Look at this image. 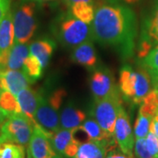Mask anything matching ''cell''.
Listing matches in <instances>:
<instances>
[{
	"mask_svg": "<svg viewBox=\"0 0 158 158\" xmlns=\"http://www.w3.org/2000/svg\"><path fill=\"white\" fill-rule=\"evenodd\" d=\"M91 38L115 48L123 57L134 53L137 34L135 11L124 5H105L97 9L91 23Z\"/></svg>",
	"mask_w": 158,
	"mask_h": 158,
	"instance_id": "obj_1",
	"label": "cell"
},
{
	"mask_svg": "<svg viewBox=\"0 0 158 158\" xmlns=\"http://www.w3.org/2000/svg\"><path fill=\"white\" fill-rule=\"evenodd\" d=\"M35 123L23 113H11L0 126V143L13 142L27 146L29 144Z\"/></svg>",
	"mask_w": 158,
	"mask_h": 158,
	"instance_id": "obj_2",
	"label": "cell"
},
{
	"mask_svg": "<svg viewBox=\"0 0 158 158\" xmlns=\"http://www.w3.org/2000/svg\"><path fill=\"white\" fill-rule=\"evenodd\" d=\"M54 31L57 39L67 47H77L91 38V28L71 13L60 17Z\"/></svg>",
	"mask_w": 158,
	"mask_h": 158,
	"instance_id": "obj_3",
	"label": "cell"
},
{
	"mask_svg": "<svg viewBox=\"0 0 158 158\" xmlns=\"http://www.w3.org/2000/svg\"><path fill=\"white\" fill-rule=\"evenodd\" d=\"M119 93L118 88L110 95L95 100L90 111V115L99 124L102 129L113 135L118 113L123 106Z\"/></svg>",
	"mask_w": 158,
	"mask_h": 158,
	"instance_id": "obj_4",
	"label": "cell"
},
{
	"mask_svg": "<svg viewBox=\"0 0 158 158\" xmlns=\"http://www.w3.org/2000/svg\"><path fill=\"white\" fill-rule=\"evenodd\" d=\"M14 27V43H27L37 27L35 5L33 2L24 3L12 11Z\"/></svg>",
	"mask_w": 158,
	"mask_h": 158,
	"instance_id": "obj_5",
	"label": "cell"
},
{
	"mask_svg": "<svg viewBox=\"0 0 158 158\" xmlns=\"http://www.w3.org/2000/svg\"><path fill=\"white\" fill-rule=\"evenodd\" d=\"M53 134L46 131L37 123L34 124L28 147L32 158H63L51 142Z\"/></svg>",
	"mask_w": 158,
	"mask_h": 158,
	"instance_id": "obj_6",
	"label": "cell"
},
{
	"mask_svg": "<svg viewBox=\"0 0 158 158\" xmlns=\"http://www.w3.org/2000/svg\"><path fill=\"white\" fill-rule=\"evenodd\" d=\"M114 138L120 151L124 154L133 156V149L135 146V134L133 133L130 124L128 114L124 107L120 108L116 118V123L113 133Z\"/></svg>",
	"mask_w": 158,
	"mask_h": 158,
	"instance_id": "obj_7",
	"label": "cell"
},
{
	"mask_svg": "<svg viewBox=\"0 0 158 158\" xmlns=\"http://www.w3.org/2000/svg\"><path fill=\"white\" fill-rule=\"evenodd\" d=\"M34 120L49 133H56L62 128L58 110L51 106L41 92H40L38 106L34 113Z\"/></svg>",
	"mask_w": 158,
	"mask_h": 158,
	"instance_id": "obj_8",
	"label": "cell"
},
{
	"mask_svg": "<svg viewBox=\"0 0 158 158\" xmlns=\"http://www.w3.org/2000/svg\"><path fill=\"white\" fill-rule=\"evenodd\" d=\"M14 45L12 11L10 10L0 22V69H6L7 59Z\"/></svg>",
	"mask_w": 158,
	"mask_h": 158,
	"instance_id": "obj_9",
	"label": "cell"
},
{
	"mask_svg": "<svg viewBox=\"0 0 158 158\" xmlns=\"http://www.w3.org/2000/svg\"><path fill=\"white\" fill-rule=\"evenodd\" d=\"M32 81L23 71L19 69H0V88L17 95L23 89L29 87Z\"/></svg>",
	"mask_w": 158,
	"mask_h": 158,
	"instance_id": "obj_10",
	"label": "cell"
},
{
	"mask_svg": "<svg viewBox=\"0 0 158 158\" xmlns=\"http://www.w3.org/2000/svg\"><path fill=\"white\" fill-rule=\"evenodd\" d=\"M90 88L95 100L110 95L118 89L113 83L111 72L107 69H98L90 76Z\"/></svg>",
	"mask_w": 158,
	"mask_h": 158,
	"instance_id": "obj_11",
	"label": "cell"
},
{
	"mask_svg": "<svg viewBox=\"0 0 158 158\" xmlns=\"http://www.w3.org/2000/svg\"><path fill=\"white\" fill-rule=\"evenodd\" d=\"M118 146L115 138L105 141H90L81 144L74 158H105L107 153Z\"/></svg>",
	"mask_w": 158,
	"mask_h": 158,
	"instance_id": "obj_12",
	"label": "cell"
},
{
	"mask_svg": "<svg viewBox=\"0 0 158 158\" xmlns=\"http://www.w3.org/2000/svg\"><path fill=\"white\" fill-rule=\"evenodd\" d=\"M51 142L57 152L69 158L75 157L80 146L73 139L72 129L61 128L54 133L51 136Z\"/></svg>",
	"mask_w": 158,
	"mask_h": 158,
	"instance_id": "obj_13",
	"label": "cell"
},
{
	"mask_svg": "<svg viewBox=\"0 0 158 158\" xmlns=\"http://www.w3.org/2000/svg\"><path fill=\"white\" fill-rule=\"evenodd\" d=\"M137 71H135L128 65L123 66L119 72L118 90L125 99L133 103L136 90Z\"/></svg>",
	"mask_w": 158,
	"mask_h": 158,
	"instance_id": "obj_14",
	"label": "cell"
},
{
	"mask_svg": "<svg viewBox=\"0 0 158 158\" xmlns=\"http://www.w3.org/2000/svg\"><path fill=\"white\" fill-rule=\"evenodd\" d=\"M39 96L40 92L29 87L21 90L16 95L21 113L25 114L34 121H35L34 113L38 106Z\"/></svg>",
	"mask_w": 158,
	"mask_h": 158,
	"instance_id": "obj_15",
	"label": "cell"
},
{
	"mask_svg": "<svg viewBox=\"0 0 158 158\" xmlns=\"http://www.w3.org/2000/svg\"><path fill=\"white\" fill-rule=\"evenodd\" d=\"M71 59L76 63L86 68L94 67L97 63V55L92 41L88 40L77 46L72 53Z\"/></svg>",
	"mask_w": 158,
	"mask_h": 158,
	"instance_id": "obj_16",
	"label": "cell"
},
{
	"mask_svg": "<svg viewBox=\"0 0 158 158\" xmlns=\"http://www.w3.org/2000/svg\"><path fill=\"white\" fill-rule=\"evenodd\" d=\"M85 119L86 114L85 112L74 106L72 103H69L62 109L60 115L61 127L64 129H73L77 127L81 126Z\"/></svg>",
	"mask_w": 158,
	"mask_h": 158,
	"instance_id": "obj_17",
	"label": "cell"
},
{
	"mask_svg": "<svg viewBox=\"0 0 158 158\" xmlns=\"http://www.w3.org/2000/svg\"><path fill=\"white\" fill-rule=\"evenodd\" d=\"M55 48L56 42L52 39L45 38L34 41L29 47V49L30 54L36 57L41 63V66L45 68L49 62Z\"/></svg>",
	"mask_w": 158,
	"mask_h": 158,
	"instance_id": "obj_18",
	"label": "cell"
},
{
	"mask_svg": "<svg viewBox=\"0 0 158 158\" xmlns=\"http://www.w3.org/2000/svg\"><path fill=\"white\" fill-rule=\"evenodd\" d=\"M29 55H30V49L26 43H14L7 59L6 69H22L24 62Z\"/></svg>",
	"mask_w": 158,
	"mask_h": 158,
	"instance_id": "obj_19",
	"label": "cell"
},
{
	"mask_svg": "<svg viewBox=\"0 0 158 158\" xmlns=\"http://www.w3.org/2000/svg\"><path fill=\"white\" fill-rule=\"evenodd\" d=\"M71 14L77 19L83 21L87 25H90L94 19V7L92 3L89 2H77L70 6Z\"/></svg>",
	"mask_w": 158,
	"mask_h": 158,
	"instance_id": "obj_20",
	"label": "cell"
},
{
	"mask_svg": "<svg viewBox=\"0 0 158 158\" xmlns=\"http://www.w3.org/2000/svg\"><path fill=\"white\" fill-rule=\"evenodd\" d=\"M141 38L148 40L152 45L153 43H158V1L154 6L151 15L145 23Z\"/></svg>",
	"mask_w": 158,
	"mask_h": 158,
	"instance_id": "obj_21",
	"label": "cell"
},
{
	"mask_svg": "<svg viewBox=\"0 0 158 158\" xmlns=\"http://www.w3.org/2000/svg\"><path fill=\"white\" fill-rule=\"evenodd\" d=\"M139 113L153 118L158 113V91L156 89L149 90L140 104Z\"/></svg>",
	"mask_w": 158,
	"mask_h": 158,
	"instance_id": "obj_22",
	"label": "cell"
},
{
	"mask_svg": "<svg viewBox=\"0 0 158 158\" xmlns=\"http://www.w3.org/2000/svg\"><path fill=\"white\" fill-rule=\"evenodd\" d=\"M82 126L86 130V132L90 135V140L92 141H105L114 137V135H109L102 129L99 124L93 118L85 119Z\"/></svg>",
	"mask_w": 158,
	"mask_h": 158,
	"instance_id": "obj_23",
	"label": "cell"
},
{
	"mask_svg": "<svg viewBox=\"0 0 158 158\" xmlns=\"http://www.w3.org/2000/svg\"><path fill=\"white\" fill-rule=\"evenodd\" d=\"M22 69L23 72L28 77L32 82H34L41 77L43 67L41 66V63L40 62L39 60L34 56L30 54L25 60Z\"/></svg>",
	"mask_w": 158,
	"mask_h": 158,
	"instance_id": "obj_24",
	"label": "cell"
},
{
	"mask_svg": "<svg viewBox=\"0 0 158 158\" xmlns=\"http://www.w3.org/2000/svg\"><path fill=\"white\" fill-rule=\"evenodd\" d=\"M142 68L146 69L152 80L158 77V44L155 46L148 53L144 58H142Z\"/></svg>",
	"mask_w": 158,
	"mask_h": 158,
	"instance_id": "obj_25",
	"label": "cell"
},
{
	"mask_svg": "<svg viewBox=\"0 0 158 158\" xmlns=\"http://www.w3.org/2000/svg\"><path fill=\"white\" fill-rule=\"evenodd\" d=\"M0 158H26L25 147L13 142L0 143Z\"/></svg>",
	"mask_w": 158,
	"mask_h": 158,
	"instance_id": "obj_26",
	"label": "cell"
},
{
	"mask_svg": "<svg viewBox=\"0 0 158 158\" xmlns=\"http://www.w3.org/2000/svg\"><path fill=\"white\" fill-rule=\"evenodd\" d=\"M0 107L9 113H21L16 96L7 90H3L1 93Z\"/></svg>",
	"mask_w": 158,
	"mask_h": 158,
	"instance_id": "obj_27",
	"label": "cell"
},
{
	"mask_svg": "<svg viewBox=\"0 0 158 158\" xmlns=\"http://www.w3.org/2000/svg\"><path fill=\"white\" fill-rule=\"evenodd\" d=\"M152 118L145 116L141 113H138V116L135 123V136L136 139L139 138H146L148 134L149 133V127Z\"/></svg>",
	"mask_w": 158,
	"mask_h": 158,
	"instance_id": "obj_28",
	"label": "cell"
},
{
	"mask_svg": "<svg viewBox=\"0 0 158 158\" xmlns=\"http://www.w3.org/2000/svg\"><path fill=\"white\" fill-rule=\"evenodd\" d=\"M146 146L152 157L158 158V137L155 134L149 132L145 138Z\"/></svg>",
	"mask_w": 158,
	"mask_h": 158,
	"instance_id": "obj_29",
	"label": "cell"
},
{
	"mask_svg": "<svg viewBox=\"0 0 158 158\" xmlns=\"http://www.w3.org/2000/svg\"><path fill=\"white\" fill-rule=\"evenodd\" d=\"M65 97H66V91L63 89H59L56 90L54 93H52L47 99L53 107L59 110L62 106V102Z\"/></svg>",
	"mask_w": 158,
	"mask_h": 158,
	"instance_id": "obj_30",
	"label": "cell"
},
{
	"mask_svg": "<svg viewBox=\"0 0 158 158\" xmlns=\"http://www.w3.org/2000/svg\"><path fill=\"white\" fill-rule=\"evenodd\" d=\"M135 153L137 158H151V155L149 154L146 146L145 138L136 139L135 142Z\"/></svg>",
	"mask_w": 158,
	"mask_h": 158,
	"instance_id": "obj_31",
	"label": "cell"
},
{
	"mask_svg": "<svg viewBox=\"0 0 158 158\" xmlns=\"http://www.w3.org/2000/svg\"><path fill=\"white\" fill-rule=\"evenodd\" d=\"M72 136H73L74 140L77 141L79 145L90 141V135H88V133L83 127L82 125L72 129Z\"/></svg>",
	"mask_w": 158,
	"mask_h": 158,
	"instance_id": "obj_32",
	"label": "cell"
},
{
	"mask_svg": "<svg viewBox=\"0 0 158 158\" xmlns=\"http://www.w3.org/2000/svg\"><path fill=\"white\" fill-rule=\"evenodd\" d=\"M11 0H0V22L6 16V14L10 11Z\"/></svg>",
	"mask_w": 158,
	"mask_h": 158,
	"instance_id": "obj_33",
	"label": "cell"
},
{
	"mask_svg": "<svg viewBox=\"0 0 158 158\" xmlns=\"http://www.w3.org/2000/svg\"><path fill=\"white\" fill-rule=\"evenodd\" d=\"M105 158H133V156L127 155L123 152H118L115 149H113V150L109 151Z\"/></svg>",
	"mask_w": 158,
	"mask_h": 158,
	"instance_id": "obj_34",
	"label": "cell"
},
{
	"mask_svg": "<svg viewBox=\"0 0 158 158\" xmlns=\"http://www.w3.org/2000/svg\"><path fill=\"white\" fill-rule=\"evenodd\" d=\"M149 132L155 134L158 137V113L152 118V120H151L150 127H149Z\"/></svg>",
	"mask_w": 158,
	"mask_h": 158,
	"instance_id": "obj_35",
	"label": "cell"
},
{
	"mask_svg": "<svg viewBox=\"0 0 158 158\" xmlns=\"http://www.w3.org/2000/svg\"><path fill=\"white\" fill-rule=\"evenodd\" d=\"M10 113H9V112H7V111H6V110H4V109H2V108L0 107V126L3 124L6 119H7V118L10 115Z\"/></svg>",
	"mask_w": 158,
	"mask_h": 158,
	"instance_id": "obj_36",
	"label": "cell"
},
{
	"mask_svg": "<svg viewBox=\"0 0 158 158\" xmlns=\"http://www.w3.org/2000/svg\"><path fill=\"white\" fill-rule=\"evenodd\" d=\"M81 1L92 3V1H91V0H64V2H65L69 6H71L73 4H75V3H77V2H81Z\"/></svg>",
	"mask_w": 158,
	"mask_h": 158,
	"instance_id": "obj_37",
	"label": "cell"
},
{
	"mask_svg": "<svg viewBox=\"0 0 158 158\" xmlns=\"http://www.w3.org/2000/svg\"><path fill=\"white\" fill-rule=\"evenodd\" d=\"M153 81V84H154V86H155V89H156V90L158 91V77L156 78H155Z\"/></svg>",
	"mask_w": 158,
	"mask_h": 158,
	"instance_id": "obj_38",
	"label": "cell"
},
{
	"mask_svg": "<svg viewBox=\"0 0 158 158\" xmlns=\"http://www.w3.org/2000/svg\"><path fill=\"white\" fill-rule=\"evenodd\" d=\"M126 3H127V4H135V3H137V2H139L140 0H124Z\"/></svg>",
	"mask_w": 158,
	"mask_h": 158,
	"instance_id": "obj_39",
	"label": "cell"
},
{
	"mask_svg": "<svg viewBox=\"0 0 158 158\" xmlns=\"http://www.w3.org/2000/svg\"><path fill=\"white\" fill-rule=\"evenodd\" d=\"M27 158H32V156H31V154H30V152H29V150H27Z\"/></svg>",
	"mask_w": 158,
	"mask_h": 158,
	"instance_id": "obj_40",
	"label": "cell"
},
{
	"mask_svg": "<svg viewBox=\"0 0 158 158\" xmlns=\"http://www.w3.org/2000/svg\"><path fill=\"white\" fill-rule=\"evenodd\" d=\"M2 91H3V90H2V89L0 88V96H1V93H2Z\"/></svg>",
	"mask_w": 158,
	"mask_h": 158,
	"instance_id": "obj_41",
	"label": "cell"
},
{
	"mask_svg": "<svg viewBox=\"0 0 158 158\" xmlns=\"http://www.w3.org/2000/svg\"><path fill=\"white\" fill-rule=\"evenodd\" d=\"M151 158H155V157H151Z\"/></svg>",
	"mask_w": 158,
	"mask_h": 158,
	"instance_id": "obj_42",
	"label": "cell"
}]
</instances>
